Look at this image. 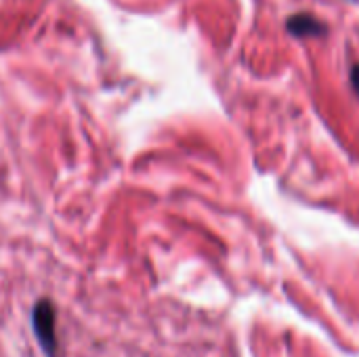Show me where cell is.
<instances>
[{"label":"cell","instance_id":"obj_3","mask_svg":"<svg viewBox=\"0 0 359 357\" xmlns=\"http://www.w3.org/2000/svg\"><path fill=\"white\" fill-rule=\"evenodd\" d=\"M351 82H353V86H355V90H358L359 95V65H355L353 72H351Z\"/></svg>","mask_w":359,"mask_h":357},{"label":"cell","instance_id":"obj_1","mask_svg":"<svg viewBox=\"0 0 359 357\" xmlns=\"http://www.w3.org/2000/svg\"><path fill=\"white\" fill-rule=\"evenodd\" d=\"M32 328L46 357H57V311L53 301L40 299L32 309Z\"/></svg>","mask_w":359,"mask_h":357},{"label":"cell","instance_id":"obj_2","mask_svg":"<svg viewBox=\"0 0 359 357\" xmlns=\"http://www.w3.org/2000/svg\"><path fill=\"white\" fill-rule=\"evenodd\" d=\"M288 32L294 36H301V38L303 36H322V34H326V25L309 13H299L288 19Z\"/></svg>","mask_w":359,"mask_h":357}]
</instances>
